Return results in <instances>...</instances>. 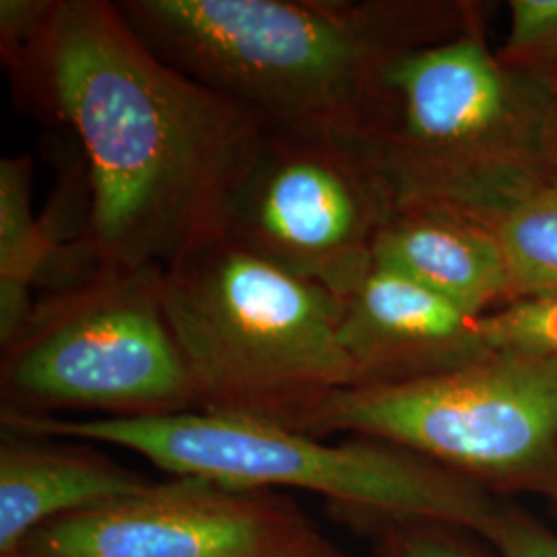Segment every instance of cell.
Listing matches in <instances>:
<instances>
[{"instance_id":"obj_1","label":"cell","mask_w":557,"mask_h":557,"mask_svg":"<svg viewBox=\"0 0 557 557\" xmlns=\"http://www.w3.org/2000/svg\"><path fill=\"white\" fill-rule=\"evenodd\" d=\"M4 64L25 103L79 140L101 269L161 271L223 236L269 122L161 60L119 2L54 0Z\"/></svg>"},{"instance_id":"obj_2","label":"cell","mask_w":557,"mask_h":557,"mask_svg":"<svg viewBox=\"0 0 557 557\" xmlns=\"http://www.w3.org/2000/svg\"><path fill=\"white\" fill-rule=\"evenodd\" d=\"M347 135L376 165L393 207L481 223L557 176L552 91L508 69L475 34L388 60Z\"/></svg>"},{"instance_id":"obj_3","label":"cell","mask_w":557,"mask_h":557,"mask_svg":"<svg viewBox=\"0 0 557 557\" xmlns=\"http://www.w3.org/2000/svg\"><path fill=\"white\" fill-rule=\"evenodd\" d=\"M124 20L182 75L269 124L347 133L380 71L444 40L430 9L345 0H119Z\"/></svg>"},{"instance_id":"obj_4","label":"cell","mask_w":557,"mask_h":557,"mask_svg":"<svg viewBox=\"0 0 557 557\" xmlns=\"http://www.w3.org/2000/svg\"><path fill=\"white\" fill-rule=\"evenodd\" d=\"M2 430L41 438L101 442L137 453L174 478L246 490H301L337 518L438 520L487 539L496 496L471 479L382 440L326 442L262 419L188 411L168 418L60 419L0 413Z\"/></svg>"},{"instance_id":"obj_5","label":"cell","mask_w":557,"mask_h":557,"mask_svg":"<svg viewBox=\"0 0 557 557\" xmlns=\"http://www.w3.org/2000/svg\"><path fill=\"white\" fill-rule=\"evenodd\" d=\"M160 294L200 411L301 432L356 386L338 335L343 301L225 236L161 269Z\"/></svg>"},{"instance_id":"obj_6","label":"cell","mask_w":557,"mask_h":557,"mask_svg":"<svg viewBox=\"0 0 557 557\" xmlns=\"http://www.w3.org/2000/svg\"><path fill=\"white\" fill-rule=\"evenodd\" d=\"M0 411L59 418H168L200 411L199 395L165 319L160 269H103L46 294L2 347Z\"/></svg>"},{"instance_id":"obj_7","label":"cell","mask_w":557,"mask_h":557,"mask_svg":"<svg viewBox=\"0 0 557 557\" xmlns=\"http://www.w3.org/2000/svg\"><path fill=\"white\" fill-rule=\"evenodd\" d=\"M301 432L391 442L492 494L557 504V358L494 351L436 376L349 386Z\"/></svg>"},{"instance_id":"obj_8","label":"cell","mask_w":557,"mask_h":557,"mask_svg":"<svg viewBox=\"0 0 557 557\" xmlns=\"http://www.w3.org/2000/svg\"><path fill=\"white\" fill-rule=\"evenodd\" d=\"M391 211L376 165L349 135L269 124L230 202L223 236L343 301L370 273Z\"/></svg>"},{"instance_id":"obj_9","label":"cell","mask_w":557,"mask_h":557,"mask_svg":"<svg viewBox=\"0 0 557 557\" xmlns=\"http://www.w3.org/2000/svg\"><path fill=\"white\" fill-rule=\"evenodd\" d=\"M306 527L278 492L174 478L48 522L13 556L257 557Z\"/></svg>"},{"instance_id":"obj_10","label":"cell","mask_w":557,"mask_h":557,"mask_svg":"<svg viewBox=\"0 0 557 557\" xmlns=\"http://www.w3.org/2000/svg\"><path fill=\"white\" fill-rule=\"evenodd\" d=\"M481 319L393 271L372 267L343 299L338 335L356 386L436 376L485 358Z\"/></svg>"},{"instance_id":"obj_11","label":"cell","mask_w":557,"mask_h":557,"mask_svg":"<svg viewBox=\"0 0 557 557\" xmlns=\"http://www.w3.org/2000/svg\"><path fill=\"white\" fill-rule=\"evenodd\" d=\"M372 267L409 278L475 317L517 299L492 230L444 209L393 207L374 239Z\"/></svg>"},{"instance_id":"obj_12","label":"cell","mask_w":557,"mask_h":557,"mask_svg":"<svg viewBox=\"0 0 557 557\" xmlns=\"http://www.w3.org/2000/svg\"><path fill=\"white\" fill-rule=\"evenodd\" d=\"M145 475L85 446L2 430L0 557L59 518L133 496L153 485Z\"/></svg>"},{"instance_id":"obj_13","label":"cell","mask_w":557,"mask_h":557,"mask_svg":"<svg viewBox=\"0 0 557 557\" xmlns=\"http://www.w3.org/2000/svg\"><path fill=\"white\" fill-rule=\"evenodd\" d=\"M32 158L0 161V345L13 343L34 312L50 248L32 209Z\"/></svg>"},{"instance_id":"obj_14","label":"cell","mask_w":557,"mask_h":557,"mask_svg":"<svg viewBox=\"0 0 557 557\" xmlns=\"http://www.w3.org/2000/svg\"><path fill=\"white\" fill-rule=\"evenodd\" d=\"M481 225L499 242L517 299L556 296L557 176L508 202Z\"/></svg>"},{"instance_id":"obj_15","label":"cell","mask_w":557,"mask_h":557,"mask_svg":"<svg viewBox=\"0 0 557 557\" xmlns=\"http://www.w3.org/2000/svg\"><path fill=\"white\" fill-rule=\"evenodd\" d=\"M374 537V557H483L469 531L423 518L345 517Z\"/></svg>"},{"instance_id":"obj_16","label":"cell","mask_w":557,"mask_h":557,"mask_svg":"<svg viewBox=\"0 0 557 557\" xmlns=\"http://www.w3.org/2000/svg\"><path fill=\"white\" fill-rule=\"evenodd\" d=\"M490 351H520L557 358V294L522 298L481 319Z\"/></svg>"},{"instance_id":"obj_17","label":"cell","mask_w":557,"mask_h":557,"mask_svg":"<svg viewBox=\"0 0 557 557\" xmlns=\"http://www.w3.org/2000/svg\"><path fill=\"white\" fill-rule=\"evenodd\" d=\"M506 57L522 66L557 64V0H512Z\"/></svg>"},{"instance_id":"obj_18","label":"cell","mask_w":557,"mask_h":557,"mask_svg":"<svg viewBox=\"0 0 557 557\" xmlns=\"http://www.w3.org/2000/svg\"><path fill=\"white\" fill-rule=\"evenodd\" d=\"M487 541L499 557H557V535L529 512L504 506Z\"/></svg>"},{"instance_id":"obj_19","label":"cell","mask_w":557,"mask_h":557,"mask_svg":"<svg viewBox=\"0 0 557 557\" xmlns=\"http://www.w3.org/2000/svg\"><path fill=\"white\" fill-rule=\"evenodd\" d=\"M54 0H2L0 2V52L2 60L17 54L38 34Z\"/></svg>"},{"instance_id":"obj_20","label":"cell","mask_w":557,"mask_h":557,"mask_svg":"<svg viewBox=\"0 0 557 557\" xmlns=\"http://www.w3.org/2000/svg\"><path fill=\"white\" fill-rule=\"evenodd\" d=\"M257 557H345L333 541L320 535L310 524L296 535L283 539L277 545L269 547Z\"/></svg>"},{"instance_id":"obj_21","label":"cell","mask_w":557,"mask_h":557,"mask_svg":"<svg viewBox=\"0 0 557 557\" xmlns=\"http://www.w3.org/2000/svg\"><path fill=\"white\" fill-rule=\"evenodd\" d=\"M9 557H21V556H9Z\"/></svg>"}]
</instances>
